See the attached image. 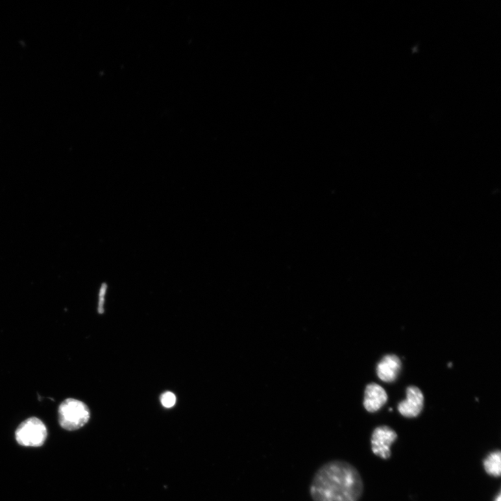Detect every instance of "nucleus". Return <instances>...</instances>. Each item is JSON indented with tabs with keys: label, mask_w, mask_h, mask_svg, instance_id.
Segmentation results:
<instances>
[{
	"label": "nucleus",
	"mask_w": 501,
	"mask_h": 501,
	"mask_svg": "<svg viewBox=\"0 0 501 501\" xmlns=\"http://www.w3.org/2000/svg\"><path fill=\"white\" fill-rule=\"evenodd\" d=\"M309 491L313 501H359L363 493V482L352 465L334 461L317 471Z\"/></svg>",
	"instance_id": "1"
},
{
	"label": "nucleus",
	"mask_w": 501,
	"mask_h": 501,
	"mask_svg": "<svg viewBox=\"0 0 501 501\" xmlns=\"http://www.w3.org/2000/svg\"><path fill=\"white\" fill-rule=\"evenodd\" d=\"M59 423L61 427L69 431L82 428L90 419V410L83 402L69 398L59 406Z\"/></svg>",
	"instance_id": "2"
},
{
	"label": "nucleus",
	"mask_w": 501,
	"mask_h": 501,
	"mask_svg": "<svg viewBox=\"0 0 501 501\" xmlns=\"http://www.w3.org/2000/svg\"><path fill=\"white\" fill-rule=\"evenodd\" d=\"M48 436L45 424L38 418L23 421L16 431L17 442L23 446L38 447L43 445Z\"/></svg>",
	"instance_id": "3"
},
{
	"label": "nucleus",
	"mask_w": 501,
	"mask_h": 501,
	"mask_svg": "<svg viewBox=\"0 0 501 501\" xmlns=\"http://www.w3.org/2000/svg\"><path fill=\"white\" fill-rule=\"evenodd\" d=\"M398 438L397 433L388 426H380L375 429L371 437V448L377 456L388 460L391 456V445Z\"/></svg>",
	"instance_id": "4"
},
{
	"label": "nucleus",
	"mask_w": 501,
	"mask_h": 501,
	"mask_svg": "<svg viewBox=\"0 0 501 501\" xmlns=\"http://www.w3.org/2000/svg\"><path fill=\"white\" fill-rule=\"evenodd\" d=\"M424 396L421 391L416 387H409L406 389V399L400 402L398 409L401 415L406 418H415L422 412Z\"/></svg>",
	"instance_id": "5"
},
{
	"label": "nucleus",
	"mask_w": 501,
	"mask_h": 501,
	"mask_svg": "<svg viewBox=\"0 0 501 501\" xmlns=\"http://www.w3.org/2000/svg\"><path fill=\"white\" fill-rule=\"evenodd\" d=\"M386 391L379 384L371 383L367 387L364 396V407L371 413H376L387 402Z\"/></svg>",
	"instance_id": "6"
},
{
	"label": "nucleus",
	"mask_w": 501,
	"mask_h": 501,
	"mask_svg": "<svg viewBox=\"0 0 501 501\" xmlns=\"http://www.w3.org/2000/svg\"><path fill=\"white\" fill-rule=\"evenodd\" d=\"M401 366V361L397 356L387 355L378 363V376L381 380L385 382H392L399 375Z\"/></svg>",
	"instance_id": "7"
},
{
	"label": "nucleus",
	"mask_w": 501,
	"mask_h": 501,
	"mask_svg": "<svg viewBox=\"0 0 501 501\" xmlns=\"http://www.w3.org/2000/svg\"><path fill=\"white\" fill-rule=\"evenodd\" d=\"M487 474L493 477H500L501 473V453L500 450L491 452L483 463Z\"/></svg>",
	"instance_id": "8"
},
{
	"label": "nucleus",
	"mask_w": 501,
	"mask_h": 501,
	"mask_svg": "<svg viewBox=\"0 0 501 501\" xmlns=\"http://www.w3.org/2000/svg\"><path fill=\"white\" fill-rule=\"evenodd\" d=\"M160 401L164 407L171 408L175 405L176 398L173 393L168 391L161 395Z\"/></svg>",
	"instance_id": "9"
},
{
	"label": "nucleus",
	"mask_w": 501,
	"mask_h": 501,
	"mask_svg": "<svg viewBox=\"0 0 501 501\" xmlns=\"http://www.w3.org/2000/svg\"><path fill=\"white\" fill-rule=\"evenodd\" d=\"M107 288L108 286L106 284H103L100 289L99 293V307H98V311L99 313L103 314L104 313V304H105V297L107 292Z\"/></svg>",
	"instance_id": "10"
},
{
	"label": "nucleus",
	"mask_w": 501,
	"mask_h": 501,
	"mask_svg": "<svg viewBox=\"0 0 501 501\" xmlns=\"http://www.w3.org/2000/svg\"><path fill=\"white\" fill-rule=\"evenodd\" d=\"M494 501H501V493H500V492L498 493V494L496 497Z\"/></svg>",
	"instance_id": "11"
}]
</instances>
